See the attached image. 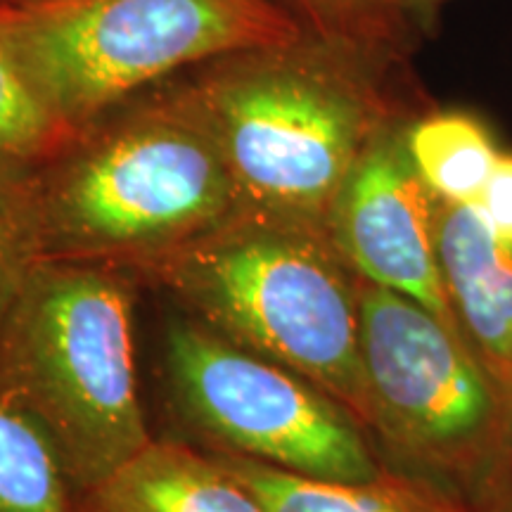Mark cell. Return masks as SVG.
<instances>
[{
    "instance_id": "cell-12",
    "label": "cell",
    "mask_w": 512,
    "mask_h": 512,
    "mask_svg": "<svg viewBox=\"0 0 512 512\" xmlns=\"http://www.w3.org/2000/svg\"><path fill=\"white\" fill-rule=\"evenodd\" d=\"M408 157L444 204H475L501 152L489 128L465 112H432L406 124Z\"/></svg>"
},
{
    "instance_id": "cell-4",
    "label": "cell",
    "mask_w": 512,
    "mask_h": 512,
    "mask_svg": "<svg viewBox=\"0 0 512 512\" xmlns=\"http://www.w3.org/2000/svg\"><path fill=\"white\" fill-rule=\"evenodd\" d=\"M0 394L46 432L83 494L143 451L150 439L124 283L38 261L0 323Z\"/></svg>"
},
{
    "instance_id": "cell-14",
    "label": "cell",
    "mask_w": 512,
    "mask_h": 512,
    "mask_svg": "<svg viewBox=\"0 0 512 512\" xmlns=\"http://www.w3.org/2000/svg\"><path fill=\"white\" fill-rule=\"evenodd\" d=\"M304 31L328 41L399 60L411 48L408 29L392 0H275Z\"/></svg>"
},
{
    "instance_id": "cell-13",
    "label": "cell",
    "mask_w": 512,
    "mask_h": 512,
    "mask_svg": "<svg viewBox=\"0 0 512 512\" xmlns=\"http://www.w3.org/2000/svg\"><path fill=\"white\" fill-rule=\"evenodd\" d=\"M67 484L46 432L0 394V512H72Z\"/></svg>"
},
{
    "instance_id": "cell-1",
    "label": "cell",
    "mask_w": 512,
    "mask_h": 512,
    "mask_svg": "<svg viewBox=\"0 0 512 512\" xmlns=\"http://www.w3.org/2000/svg\"><path fill=\"white\" fill-rule=\"evenodd\" d=\"M394 64L304 31L190 69L238 188V214L328 230L363 150L399 119L384 93Z\"/></svg>"
},
{
    "instance_id": "cell-11",
    "label": "cell",
    "mask_w": 512,
    "mask_h": 512,
    "mask_svg": "<svg viewBox=\"0 0 512 512\" xmlns=\"http://www.w3.org/2000/svg\"><path fill=\"white\" fill-rule=\"evenodd\" d=\"M226 470L259 498L266 512H470L434 486L406 475L370 482H328L235 456H216Z\"/></svg>"
},
{
    "instance_id": "cell-17",
    "label": "cell",
    "mask_w": 512,
    "mask_h": 512,
    "mask_svg": "<svg viewBox=\"0 0 512 512\" xmlns=\"http://www.w3.org/2000/svg\"><path fill=\"white\" fill-rule=\"evenodd\" d=\"M475 204L496 238L512 247V155H498L494 171Z\"/></svg>"
},
{
    "instance_id": "cell-18",
    "label": "cell",
    "mask_w": 512,
    "mask_h": 512,
    "mask_svg": "<svg viewBox=\"0 0 512 512\" xmlns=\"http://www.w3.org/2000/svg\"><path fill=\"white\" fill-rule=\"evenodd\" d=\"M444 3L446 0H392L396 12H399L413 34L418 29L430 27L434 15H437V10Z\"/></svg>"
},
{
    "instance_id": "cell-3",
    "label": "cell",
    "mask_w": 512,
    "mask_h": 512,
    "mask_svg": "<svg viewBox=\"0 0 512 512\" xmlns=\"http://www.w3.org/2000/svg\"><path fill=\"white\" fill-rule=\"evenodd\" d=\"M328 230L235 214L159 252V275L235 344L294 370L368 425L358 287Z\"/></svg>"
},
{
    "instance_id": "cell-10",
    "label": "cell",
    "mask_w": 512,
    "mask_h": 512,
    "mask_svg": "<svg viewBox=\"0 0 512 512\" xmlns=\"http://www.w3.org/2000/svg\"><path fill=\"white\" fill-rule=\"evenodd\" d=\"M88 512H266L216 458L147 444L86 494Z\"/></svg>"
},
{
    "instance_id": "cell-20",
    "label": "cell",
    "mask_w": 512,
    "mask_h": 512,
    "mask_svg": "<svg viewBox=\"0 0 512 512\" xmlns=\"http://www.w3.org/2000/svg\"><path fill=\"white\" fill-rule=\"evenodd\" d=\"M5 5H34V3H46V0H0Z\"/></svg>"
},
{
    "instance_id": "cell-19",
    "label": "cell",
    "mask_w": 512,
    "mask_h": 512,
    "mask_svg": "<svg viewBox=\"0 0 512 512\" xmlns=\"http://www.w3.org/2000/svg\"><path fill=\"white\" fill-rule=\"evenodd\" d=\"M470 512H512V463L494 489L486 494Z\"/></svg>"
},
{
    "instance_id": "cell-6",
    "label": "cell",
    "mask_w": 512,
    "mask_h": 512,
    "mask_svg": "<svg viewBox=\"0 0 512 512\" xmlns=\"http://www.w3.org/2000/svg\"><path fill=\"white\" fill-rule=\"evenodd\" d=\"M368 425L408 477L475 508L512 463V387L458 325L406 294L358 287Z\"/></svg>"
},
{
    "instance_id": "cell-5",
    "label": "cell",
    "mask_w": 512,
    "mask_h": 512,
    "mask_svg": "<svg viewBox=\"0 0 512 512\" xmlns=\"http://www.w3.org/2000/svg\"><path fill=\"white\" fill-rule=\"evenodd\" d=\"M299 34L275 0L0 3V38L69 133L181 72Z\"/></svg>"
},
{
    "instance_id": "cell-7",
    "label": "cell",
    "mask_w": 512,
    "mask_h": 512,
    "mask_svg": "<svg viewBox=\"0 0 512 512\" xmlns=\"http://www.w3.org/2000/svg\"><path fill=\"white\" fill-rule=\"evenodd\" d=\"M166 354L188 413L235 456L328 482L384 472L354 415L294 370L192 323L171 328Z\"/></svg>"
},
{
    "instance_id": "cell-9",
    "label": "cell",
    "mask_w": 512,
    "mask_h": 512,
    "mask_svg": "<svg viewBox=\"0 0 512 512\" xmlns=\"http://www.w3.org/2000/svg\"><path fill=\"white\" fill-rule=\"evenodd\" d=\"M437 249L458 328L512 387V247L477 204L439 202Z\"/></svg>"
},
{
    "instance_id": "cell-16",
    "label": "cell",
    "mask_w": 512,
    "mask_h": 512,
    "mask_svg": "<svg viewBox=\"0 0 512 512\" xmlns=\"http://www.w3.org/2000/svg\"><path fill=\"white\" fill-rule=\"evenodd\" d=\"M69 136L0 38V162L36 166Z\"/></svg>"
},
{
    "instance_id": "cell-2",
    "label": "cell",
    "mask_w": 512,
    "mask_h": 512,
    "mask_svg": "<svg viewBox=\"0 0 512 512\" xmlns=\"http://www.w3.org/2000/svg\"><path fill=\"white\" fill-rule=\"evenodd\" d=\"M34 181L46 247L164 252L240 211L190 79L147 88L76 128Z\"/></svg>"
},
{
    "instance_id": "cell-8",
    "label": "cell",
    "mask_w": 512,
    "mask_h": 512,
    "mask_svg": "<svg viewBox=\"0 0 512 512\" xmlns=\"http://www.w3.org/2000/svg\"><path fill=\"white\" fill-rule=\"evenodd\" d=\"M439 200L406 150V124L392 121L363 150L328 216V235L366 283L401 292L456 323L441 278Z\"/></svg>"
},
{
    "instance_id": "cell-15",
    "label": "cell",
    "mask_w": 512,
    "mask_h": 512,
    "mask_svg": "<svg viewBox=\"0 0 512 512\" xmlns=\"http://www.w3.org/2000/svg\"><path fill=\"white\" fill-rule=\"evenodd\" d=\"M43 249L34 166L0 162V323L34 266L43 261Z\"/></svg>"
}]
</instances>
